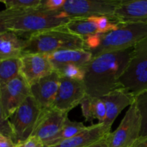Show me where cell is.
Listing matches in <instances>:
<instances>
[{"mask_svg": "<svg viewBox=\"0 0 147 147\" xmlns=\"http://www.w3.org/2000/svg\"><path fill=\"white\" fill-rule=\"evenodd\" d=\"M86 95L83 81L60 77V87L52 108L68 113L80 104Z\"/></svg>", "mask_w": 147, "mask_h": 147, "instance_id": "30bf717a", "label": "cell"}, {"mask_svg": "<svg viewBox=\"0 0 147 147\" xmlns=\"http://www.w3.org/2000/svg\"><path fill=\"white\" fill-rule=\"evenodd\" d=\"M86 127L87 126H85L81 122L72 121L67 118L60 132L46 145L45 147L53 146L60 142L70 139L84 130Z\"/></svg>", "mask_w": 147, "mask_h": 147, "instance_id": "44dd1931", "label": "cell"}, {"mask_svg": "<svg viewBox=\"0 0 147 147\" xmlns=\"http://www.w3.org/2000/svg\"><path fill=\"white\" fill-rule=\"evenodd\" d=\"M42 0H1L7 9L24 10L40 8Z\"/></svg>", "mask_w": 147, "mask_h": 147, "instance_id": "d4e9b609", "label": "cell"}, {"mask_svg": "<svg viewBox=\"0 0 147 147\" xmlns=\"http://www.w3.org/2000/svg\"><path fill=\"white\" fill-rule=\"evenodd\" d=\"M70 49H85L83 38L69 31L65 26L32 34L25 40L23 53L49 55Z\"/></svg>", "mask_w": 147, "mask_h": 147, "instance_id": "3957f363", "label": "cell"}, {"mask_svg": "<svg viewBox=\"0 0 147 147\" xmlns=\"http://www.w3.org/2000/svg\"><path fill=\"white\" fill-rule=\"evenodd\" d=\"M54 70L65 65H77L84 67L93 58L91 53L85 49H70L47 55Z\"/></svg>", "mask_w": 147, "mask_h": 147, "instance_id": "e0dca14e", "label": "cell"}, {"mask_svg": "<svg viewBox=\"0 0 147 147\" xmlns=\"http://www.w3.org/2000/svg\"><path fill=\"white\" fill-rule=\"evenodd\" d=\"M67 119V113L54 108L43 109L32 136L40 139L46 146L60 132Z\"/></svg>", "mask_w": 147, "mask_h": 147, "instance_id": "7c38bea8", "label": "cell"}, {"mask_svg": "<svg viewBox=\"0 0 147 147\" xmlns=\"http://www.w3.org/2000/svg\"><path fill=\"white\" fill-rule=\"evenodd\" d=\"M121 0L90 1V0H66L60 11L70 18H84L96 16L113 17L116 8Z\"/></svg>", "mask_w": 147, "mask_h": 147, "instance_id": "9c48e42d", "label": "cell"}, {"mask_svg": "<svg viewBox=\"0 0 147 147\" xmlns=\"http://www.w3.org/2000/svg\"><path fill=\"white\" fill-rule=\"evenodd\" d=\"M16 147H45V146L40 139L32 136L27 140L17 144Z\"/></svg>", "mask_w": 147, "mask_h": 147, "instance_id": "f1b7e54d", "label": "cell"}, {"mask_svg": "<svg viewBox=\"0 0 147 147\" xmlns=\"http://www.w3.org/2000/svg\"><path fill=\"white\" fill-rule=\"evenodd\" d=\"M80 106L86 121L93 122L97 119L99 123H104L106 119V108L101 98L92 97L86 94L80 102Z\"/></svg>", "mask_w": 147, "mask_h": 147, "instance_id": "d6986e66", "label": "cell"}, {"mask_svg": "<svg viewBox=\"0 0 147 147\" xmlns=\"http://www.w3.org/2000/svg\"><path fill=\"white\" fill-rule=\"evenodd\" d=\"M62 11L41 7L24 10L4 9L0 12V32L10 31L27 40L36 33L65 26L71 20Z\"/></svg>", "mask_w": 147, "mask_h": 147, "instance_id": "7a4b0ae2", "label": "cell"}, {"mask_svg": "<svg viewBox=\"0 0 147 147\" xmlns=\"http://www.w3.org/2000/svg\"><path fill=\"white\" fill-rule=\"evenodd\" d=\"M30 96V85L21 74L0 86V119H9Z\"/></svg>", "mask_w": 147, "mask_h": 147, "instance_id": "ba28073f", "label": "cell"}, {"mask_svg": "<svg viewBox=\"0 0 147 147\" xmlns=\"http://www.w3.org/2000/svg\"><path fill=\"white\" fill-rule=\"evenodd\" d=\"M93 17L97 24L99 34H106L116 30L120 24V22L113 17L107 16H96Z\"/></svg>", "mask_w": 147, "mask_h": 147, "instance_id": "484cf974", "label": "cell"}, {"mask_svg": "<svg viewBox=\"0 0 147 147\" xmlns=\"http://www.w3.org/2000/svg\"><path fill=\"white\" fill-rule=\"evenodd\" d=\"M55 71L57 72L60 77L80 81H83L84 80V67L77 65H65L60 67Z\"/></svg>", "mask_w": 147, "mask_h": 147, "instance_id": "603a6c76", "label": "cell"}, {"mask_svg": "<svg viewBox=\"0 0 147 147\" xmlns=\"http://www.w3.org/2000/svg\"><path fill=\"white\" fill-rule=\"evenodd\" d=\"M0 134L8 136L14 142V134L9 119H0Z\"/></svg>", "mask_w": 147, "mask_h": 147, "instance_id": "83f0119b", "label": "cell"}, {"mask_svg": "<svg viewBox=\"0 0 147 147\" xmlns=\"http://www.w3.org/2000/svg\"><path fill=\"white\" fill-rule=\"evenodd\" d=\"M21 58L0 60V86L6 84L20 75Z\"/></svg>", "mask_w": 147, "mask_h": 147, "instance_id": "7402d4cb", "label": "cell"}, {"mask_svg": "<svg viewBox=\"0 0 147 147\" xmlns=\"http://www.w3.org/2000/svg\"><path fill=\"white\" fill-rule=\"evenodd\" d=\"M43 109L32 96L17 109L9 119L14 134V142L21 143L32 136Z\"/></svg>", "mask_w": 147, "mask_h": 147, "instance_id": "8992f818", "label": "cell"}, {"mask_svg": "<svg viewBox=\"0 0 147 147\" xmlns=\"http://www.w3.org/2000/svg\"><path fill=\"white\" fill-rule=\"evenodd\" d=\"M66 0H42V9L50 11H60Z\"/></svg>", "mask_w": 147, "mask_h": 147, "instance_id": "4316f807", "label": "cell"}, {"mask_svg": "<svg viewBox=\"0 0 147 147\" xmlns=\"http://www.w3.org/2000/svg\"><path fill=\"white\" fill-rule=\"evenodd\" d=\"M54 71L47 55L28 53L24 54L21 57L20 74L30 86Z\"/></svg>", "mask_w": 147, "mask_h": 147, "instance_id": "8fae6325", "label": "cell"}, {"mask_svg": "<svg viewBox=\"0 0 147 147\" xmlns=\"http://www.w3.org/2000/svg\"><path fill=\"white\" fill-rule=\"evenodd\" d=\"M110 132L103 123L87 126L76 136L50 147H86L106 137Z\"/></svg>", "mask_w": 147, "mask_h": 147, "instance_id": "9a60e30c", "label": "cell"}, {"mask_svg": "<svg viewBox=\"0 0 147 147\" xmlns=\"http://www.w3.org/2000/svg\"><path fill=\"white\" fill-rule=\"evenodd\" d=\"M25 40L14 32H0V60L10 58H21L24 55Z\"/></svg>", "mask_w": 147, "mask_h": 147, "instance_id": "ac0fdd59", "label": "cell"}, {"mask_svg": "<svg viewBox=\"0 0 147 147\" xmlns=\"http://www.w3.org/2000/svg\"><path fill=\"white\" fill-rule=\"evenodd\" d=\"M119 86L134 97L147 90V38L134 47L129 65L119 80Z\"/></svg>", "mask_w": 147, "mask_h": 147, "instance_id": "5b68a950", "label": "cell"}, {"mask_svg": "<svg viewBox=\"0 0 147 147\" xmlns=\"http://www.w3.org/2000/svg\"><path fill=\"white\" fill-rule=\"evenodd\" d=\"M134 47L93 57L84 67L86 94L102 98L119 88V80L130 61Z\"/></svg>", "mask_w": 147, "mask_h": 147, "instance_id": "6da1fadb", "label": "cell"}, {"mask_svg": "<svg viewBox=\"0 0 147 147\" xmlns=\"http://www.w3.org/2000/svg\"><path fill=\"white\" fill-rule=\"evenodd\" d=\"M141 131L142 117L134 102L117 129L106 136L108 147H132L140 138Z\"/></svg>", "mask_w": 147, "mask_h": 147, "instance_id": "52a82bcc", "label": "cell"}, {"mask_svg": "<svg viewBox=\"0 0 147 147\" xmlns=\"http://www.w3.org/2000/svg\"><path fill=\"white\" fill-rule=\"evenodd\" d=\"M17 144L11 139L4 135L0 134V147H16Z\"/></svg>", "mask_w": 147, "mask_h": 147, "instance_id": "f546056e", "label": "cell"}, {"mask_svg": "<svg viewBox=\"0 0 147 147\" xmlns=\"http://www.w3.org/2000/svg\"><path fill=\"white\" fill-rule=\"evenodd\" d=\"M101 98L105 102L106 108V119L103 124L111 132L112 125L119 113L134 103L135 97L126 90L119 88Z\"/></svg>", "mask_w": 147, "mask_h": 147, "instance_id": "5bb4252c", "label": "cell"}, {"mask_svg": "<svg viewBox=\"0 0 147 147\" xmlns=\"http://www.w3.org/2000/svg\"><path fill=\"white\" fill-rule=\"evenodd\" d=\"M86 147H108L107 142H106V136L105 138H103V139H102L101 140L98 141V142H96V143Z\"/></svg>", "mask_w": 147, "mask_h": 147, "instance_id": "1f68e13d", "label": "cell"}, {"mask_svg": "<svg viewBox=\"0 0 147 147\" xmlns=\"http://www.w3.org/2000/svg\"><path fill=\"white\" fill-rule=\"evenodd\" d=\"M147 38V22H120L116 30L100 35L99 45L92 50L93 57L109 52L131 48Z\"/></svg>", "mask_w": 147, "mask_h": 147, "instance_id": "277c9868", "label": "cell"}, {"mask_svg": "<svg viewBox=\"0 0 147 147\" xmlns=\"http://www.w3.org/2000/svg\"><path fill=\"white\" fill-rule=\"evenodd\" d=\"M132 147H147V136L139 138V140Z\"/></svg>", "mask_w": 147, "mask_h": 147, "instance_id": "4dcf8cb0", "label": "cell"}, {"mask_svg": "<svg viewBox=\"0 0 147 147\" xmlns=\"http://www.w3.org/2000/svg\"><path fill=\"white\" fill-rule=\"evenodd\" d=\"M60 76L56 71L30 86L31 96L42 109L53 107L59 87Z\"/></svg>", "mask_w": 147, "mask_h": 147, "instance_id": "4fadbf2b", "label": "cell"}, {"mask_svg": "<svg viewBox=\"0 0 147 147\" xmlns=\"http://www.w3.org/2000/svg\"><path fill=\"white\" fill-rule=\"evenodd\" d=\"M135 103L142 117V131L140 138L147 136V90L135 97Z\"/></svg>", "mask_w": 147, "mask_h": 147, "instance_id": "cb8c5ba5", "label": "cell"}, {"mask_svg": "<svg viewBox=\"0 0 147 147\" xmlns=\"http://www.w3.org/2000/svg\"><path fill=\"white\" fill-rule=\"evenodd\" d=\"M114 18L119 22H147V0H121Z\"/></svg>", "mask_w": 147, "mask_h": 147, "instance_id": "2e32d148", "label": "cell"}, {"mask_svg": "<svg viewBox=\"0 0 147 147\" xmlns=\"http://www.w3.org/2000/svg\"><path fill=\"white\" fill-rule=\"evenodd\" d=\"M66 28L83 40L98 34V27L94 17L72 18L65 25Z\"/></svg>", "mask_w": 147, "mask_h": 147, "instance_id": "ffe728a7", "label": "cell"}]
</instances>
